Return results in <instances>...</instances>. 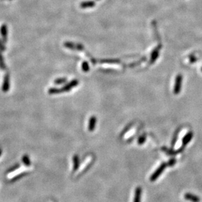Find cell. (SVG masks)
Instances as JSON below:
<instances>
[{"label":"cell","mask_w":202,"mask_h":202,"mask_svg":"<svg viewBox=\"0 0 202 202\" xmlns=\"http://www.w3.org/2000/svg\"><path fill=\"white\" fill-rule=\"evenodd\" d=\"M167 165H168V164H166V163H163V164L160 165L159 168H158L157 170L153 173V175L151 176L150 181L152 182L156 181V180L159 177L160 175L163 173V171H164L165 168L167 167Z\"/></svg>","instance_id":"1"},{"label":"cell","mask_w":202,"mask_h":202,"mask_svg":"<svg viewBox=\"0 0 202 202\" xmlns=\"http://www.w3.org/2000/svg\"><path fill=\"white\" fill-rule=\"evenodd\" d=\"M182 77L181 75L177 76L175 79V87H174V94H179L180 91L181 89V85H182Z\"/></svg>","instance_id":"2"},{"label":"cell","mask_w":202,"mask_h":202,"mask_svg":"<svg viewBox=\"0 0 202 202\" xmlns=\"http://www.w3.org/2000/svg\"><path fill=\"white\" fill-rule=\"evenodd\" d=\"M141 194L142 189L140 187H137V189L135 190L134 202H141Z\"/></svg>","instance_id":"3"},{"label":"cell","mask_w":202,"mask_h":202,"mask_svg":"<svg viewBox=\"0 0 202 202\" xmlns=\"http://www.w3.org/2000/svg\"><path fill=\"white\" fill-rule=\"evenodd\" d=\"M184 198L185 200L190 201L192 202H200V198L198 197L197 196L192 194L190 193H187L186 194L184 195Z\"/></svg>","instance_id":"4"},{"label":"cell","mask_w":202,"mask_h":202,"mask_svg":"<svg viewBox=\"0 0 202 202\" xmlns=\"http://www.w3.org/2000/svg\"><path fill=\"white\" fill-rule=\"evenodd\" d=\"M193 137V134L192 132H189L184 135L183 139L182 140V143L183 146H186L188 143H189Z\"/></svg>","instance_id":"5"},{"label":"cell","mask_w":202,"mask_h":202,"mask_svg":"<svg viewBox=\"0 0 202 202\" xmlns=\"http://www.w3.org/2000/svg\"><path fill=\"white\" fill-rule=\"evenodd\" d=\"M96 123V117H94V116H93V117H92L90 118V121H89L88 130H89L90 132H93L94 130Z\"/></svg>","instance_id":"6"},{"label":"cell","mask_w":202,"mask_h":202,"mask_svg":"<svg viewBox=\"0 0 202 202\" xmlns=\"http://www.w3.org/2000/svg\"><path fill=\"white\" fill-rule=\"evenodd\" d=\"M160 48V46L159 48L156 49L153 52L151 55V63H153L155 60L157 59L158 56V53H159V49Z\"/></svg>","instance_id":"7"},{"label":"cell","mask_w":202,"mask_h":202,"mask_svg":"<svg viewBox=\"0 0 202 202\" xmlns=\"http://www.w3.org/2000/svg\"><path fill=\"white\" fill-rule=\"evenodd\" d=\"M73 161H74V170H76L79 167V158L77 155H75V156H74Z\"/></svg>","instance_id":"8"},{"label":"cell","mask_w":202,"mask_h":202,"mask_svg":"<svg viewBox=\"0 0 202 202\" xmlns=\"http://www.w3.org/2000/svg\"><path fill=\"white\" fill-rule=\"evenodd\" d=\"M23 162L24 163V164H26V165H30V160L28 158V157H27L26 155H24V156L23 157Z\"/></svg>","instance_id":"9"},{"label":"cell","mask_w":202,"mask_h":202,"mask_svg":"<svg viewBox=\"0 0 202 202\" xmlns=\"http://www.w3.org/2000/svg\"><path fill=\"white\" fill-rule=\"evenodd\" d=\"M145 139H146L145 135H143V136L139 137V140H138V143H139V144H143L144 142H145Z\"/></svg>","instance_id":"10"},{"label":"cell","mask_w":202,"mask_h":202,"mask_svg":"<svg viewBox=\"0 0 202 202\" xmlns=\"http://www.w3.org/2000/svg\"><path fill=\"white\" fill-rule=\"evenodd\" d=\"M175 162H176L175 159L173 158L169 161V162L168 163V165H169V166H173V165L175 164Z\"/></svg>","instance_id":"11"},{"label":"cell","mask_w":202,"mask_h":202,"mask_svg":"<svg viewBox=\"0 0 202 202\" xmlns=\"http://www.w3.org/2000/svg\"><path fill=\"white\" fill-rule=\"evenodd\" d=\"M1 151L0 150V155H1Z\"/></svg>","instance_id":"12"},{"label":"cell","mask_w":202,"mask_h":202,"mask_svg":"<svg viewBox=\"0 0 202 202\" xmlns=\"http://www.w3.org/2000/svg\"><path fill=\"white\" fill-rule=\"evenodd\" d=\"M201 70H202V68H201Z\"/></svg>","instance_id":"13"}]
</instances>
